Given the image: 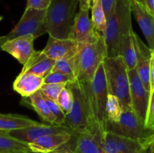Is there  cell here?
<instances>
[{
    "instance_id": "obj_1",
    "label": "cell",
    "mask_w": 154,
    "mask_h": 153,
    "mask_svg": "<svg viewBox=\"0 0 154 153\" xmlns=\"http://www.w3.org/2000/svg\"><path fill=\"white\" fill-rule=\"evenodd\" d=\"M93 129L96 132L106 130V104L108 92L102 62L98 68L93 81L82 83Z\"/></svg>"
},
{
    "instance_id": "obj_2",
    "label": "cell",
    "mask_w": 154,
    "mask_h": 153,
    "mask_svg": "<svg viewBox=\"0 0 154 153\" xmlns=\"http://www.w3.org/2000/svg\"><path fill=\"white\" fill-rule=\"evenodd\" d=\"M131 0H116L111 16L107 19L103 36L107 50V57L120 56V45L123 36L133 31L132 25Z\"/></svg>"
},
{
    "instance_id": "obj_3",
    "label": "cell",
    "mask_w": 154,
    "mask_h": 153,
    "mask_svg": "<svg viewBox=\"0 0 154 153\" xmlns=\"http://www.w3.org/2000/svg\"><path fill=\"white\" fill-rule=\"evenodd\" d=\"M107 57V50L104 36L92 44H81L74 59L75 76L81 83L93 81L99 66Z\"/></svg>"
},
{
    "instance_id": "obj_4",
    "label": "cell",
    "mask_w": 154,
    "mask_h": 153,
    "mask_svg": "<svg viewBox=\"0 0 154 153\" xmlns=\"http://www.w3.org/2000/svg\"><path fill=\"white\" fill-rule=\"evenodd\" d=\"M103 63L108 94L117 97L123 110L132 109L129 73L122 57H105Z\"/></svg>"
},
{
    "instance_id": "obj_5",
    "label": "cell",
    "mask_w": 154,
    "mask_h": 153,
    "mask_svg": "<svg viewBox=\"0 0 154 153\" xmlns=\"http://www.w3.org/2000/svg\"><path fill=\"white\" fill-rule=\"evenodd\" d=\"M73 0H53L47 9L45 27L49 36L58 39L69 38L74 17Z\"/></svg>"
},
{
    "instance_id": "obj_6",
    "label": "cell",
    "mask_w": 154,
    "mask_h": 153,
    "mask_svg": "<svg viewBox=\"0 0 154 153\" xmlns=\"http://www.w3.org/2000/svg\"><path fill=\"white\" fill-rule=\"evenodd\" d=\"M67 86L73 93L74 103L71 112L66 115L64 126L71 129L75 134L97 133L93 129L90 120L82 83L75 81L68 83Z\"/></svg>"
},
{
    "instance_id": "obj_7",
    "label": "cell",
    "mask_w": 154,
    "mask_h": 153,
    "mask_svg": "<svg viewBox=\"0 0 154 153\" xmlns=\"http://www.w3.org/2000/svg\"><path fill=\"white\" fill-rule=\"evenodd\" d=\"M106 130L118 136L151 143L154 129L147 128L132 109L123 110L117 122H107Z\"/></svg>"
},
{
    "instance_id": "obj_8",
    "label": "cell",
    "mask_w": 154,
    "mask_h": 153,
    "mask_svg": "<svg viewBox=\"0 0 154 153\" xmlns=\"http://www.w3.org/2000/svg\"><path fill=\"white\" fill-rule=\"evenodd\" d=\"M47 10L26 8L23 14L13 29L5 35V42L20 36L32 34L35 38L46 34L45 27Z\"/></svg>"
},
{
    "instance_id": "obj_9",
    "label": "cell",
    "mask_w": 154,
    "mask_h": 153,
    "mask_svg": "<svg viewBox=\"0 0 154 153\" xmlns=\"http://www.w3.org/2000/svg\"><path fill=\"white\" fill-rule=\"evenodd\" d=\"M102 35L89 16V9H79L74 17L69 38L79 44H92L97 41Z\"/></svg>"
},
{
    "instance_id": "obj_10",
    "label": "cell",
    "mask_w": 154,
    "mask_h": 153,
    "mask_svg": "<svg viewBox=\"0 0 154 153\" xmlns=\"http://www.w3.org/2000/svg\"><path fill=\"white\" fill-rule=\"evenodd\" d=\"M130 86V98L132 110L145 124L150 94L141 82L136 69L128 70Z\"/></svg>"
},
{
    "instance_id": "obj_11",
    "label": "cell",
    "mask_w": 154,
    "mask_h": 153,
    "mask_svg": "<svg viewBox=\"0 0 154 153\" xmlns=\"http://www.w3.org/2000/svg\"><path fill=\"white\" fill-rule=\"evenodd\" d=\"M150 145L147 142L123 137L108 130L103 132L105 153H143Z\"/></svg>"
},
{
    "instance_id": "obj_12",
    "label": "cell",
    "mask_w": 154,
    "mask_h": 153,
    "mask_svg": "<svg viewBox=\"0 0 154 153\" xmlns=\"http://www.w3.org/2000/svg\"><path fill=\"white\" fill-rule=\"evenodd\" d=\"M60 133H71L75 134L71 129L68 128L67 127H65V126L45 124L42 123L36 124V125L17 129V130H13L8 132V134L11 136L20 141L26 142V143L33 142L38 138L45 136V135Z\"/></svg>"
},
{
    "instance_id": "obj_13",
    "label": "cell",
    "mask_w": 154,
    "mask_h": 153,
    "mask_svg": "<svg viewBox=\"0 0 154 153\" xmlns=\"http://www.w3.org/2000/svg\"><path fill=\"white\" fill-rule=\"evenodd\" d=\"M35 39V38L32 34L20 36L5 41L0 49L11 55L24 65L35 52L33 46Z\"/></svg>"
},
{
    "instance_id": "obj_14",
    "label": "cell",
    "mask_w": 154,
    "mask_h": 153,
    "mask_svg": "<svg viewBox=\"0 0 154 153\" xmlns=\"http://www.w3.org/2000/svg\"><path fill=\"white\" fill-rule=\"evenodd\" d=\"M80 46L81 44L72 39H58L49 36L43 52L47 56L57 61L75 56L79 50Z\"/></svg>"
},
{
    "instance_id": "obj_15",
    "label": "cell",
    "mask_w": 154,
    "mask_h": 153,
    "mask_svg": "<svg viewBox=\"0 0 154 153\" xmlns=\"http://www.w3.org/2000/svg\"><path fill=\"white\" fill-rule=\"evenodd\" d=\"M134 43L137 56L136 70L146 89L150 94V60L152 50L147 46L136 34H134Z\"/></svg>"
},
{
    "instance_id": "obj_16",
    "label": "cell",
    "mask_w": 154,
    "mask_h": 153,
    "mask_svg": "<svg viewBox=\"0 0 154 153\" xmlns=\"http://www.w3.org/2000/svg\"><path fill=\"white\" fill-rule=\"evenodd\" d=\"M73 137L75 139L73 146H70L75 153H105L103 146V132L78 134Z\"/></svg>"
},
{
    "instance_id": "obj_17",
    "label": "cell",
    "mask_w": 154,
    "mask_h": 153,
    "mask_svg": "<svg viewBox=\"0 0 154 153\" xmlns=\"http://www.w3.org/2000/svg\"><path fill=\"white\" fill-rule=\"evenodd\" d=\"M75 134L71 133L53 134L42 136L28 143L30 150L35 153H48L67 144Z\"/></svg>"
},
{
    "instance_id": "obj_18",
    "label": "cell",
    "mask_w": 154,
    "mask_h": 153,
    "mask_svg": "<svg viewBox=\"0 0 154 153\" xmlns=\"http://www.w3.org/2000/svg\"><path fill=\"white\" fill-rule=\"evenodd\" d=\"M55 63V60L47 56L43 50H35L23 65L21 72L33 74L45 79L52 71Z\"/></svg>"
},
{
    "instance_id": "obj_19",
    "label": "cell",
    "mask_w": 154,
    "mask_h": 153,
    "mask_svg": "<svg viewBox=\"0 0 154 153\" xmlns=\"http://www.w3.org/2000/svg\"><path fill=\"white\" fill-rule=\"evenodd\" d=\"M132 10L138 22L141 32L147 40L148 46L151 50H154V17L144 7L131 0Z\"/></svg>"
},
{
    "instance_id": "obj_20",
    "label": "cell",
    "mask_w": 154,
    "mask_h": 153,
    "mask_svg": "<svg viewBox=\"0 0 154 153\" xmlns=\"http://www.w3.org/2000/svg\"><path fill=\"white\" fill-rule=\"evenodd\" d=\"M44 84V78L30 73L20 72L13 83V88L22 97L29 98L40 90Z\"/></svg>"
},
{
    "instance_id": "obj_21",
    "label": "cell",
    "mask_w": 154,
    "mask_h": 153,
    "mask_svg": "<svg viewBox=\"0 0 154 153\" xmlns=\"http://www.w3.org/2000/svg\"><path fill=\"white\" fill-rule=\"evenodd\" d=\"M40 122L19 114L0 113V131L9 132L17 129L36 125Z\"/></svg>"
},
{
    "instance_id": "obj_22",
    "label": "cell",
    "mask_w": 154,
    "mask_h": 153,
    "mask_svg": "<svg viewBox=\"0 0 154 153\" xmlns=\"http://www.w3.org/2000/svg\"><path fill=\"white\" fill-rule=\"evenodd\" d=\"M134 32H135L132 31L129 34L123 36L120 45L119 55L124 61L128 70L136 68L137 65L136 50L134 43Z\"/></svg>"
},
{
    "instance_id": "obj_23",
    "label": "cell",
    "mask_w": 154,
    "mask_h": 153,
    "mask_svg": "<svg viewBox=\"0 0 154 153\" xmlns=\"http://www.w3.org/2000/svg\"><path fill=\"white\" fill-rule=\"evenodd\" d=\"M30 105L36 111L38 115L45 122L52 125H57L55 116L53 114L51 108L45 100L41 90H38L29 97Z\"/></svg>"
},
{
    "instance_id": "obj_24",
    "label": "cell",
    "mask_w": 154,
    "mask_h": 153,
    "mask_svg": "<svg viewBox=\"0 0 154 153\" xmlns=\"http://www.w3.org/2000/svg\"><path fill=\"white\" fill-rule=\"evenodd\" d=\"M32 152L28 143L13 138L8 132L0 131V153H15Z\"/></svg>"
},
{
    "instance_id": "obj_25",
    "label": "cell",
    "mask_w": 154,
    "mask_h": 153,
    "mask_svg": "<svg viewBox=\"0 0 154 153\" xmlns=\"http://www.w3.org/2000/svg\"><path fill=\"white\" fill-rule=\"evenodd\" d=\"M91 20L96 29L103 34L107 25V17L102 6V0H96L92 4Z\"/></svg>"
},
{
    "instance_id": "obj_26",
    "label": "cell",
    "mask_w": 154,
    "mask_h": 153,
    "mask_svg": "<svg viewBox=\"0 0 154 153\" xmlns=\"http://www.w3.org/2000/svg\"><path fill=\"white\" fill-rule=\"evenodd\" d=\"M123 112L120 100L115 95L108 94L106 104L107 122H117Z\"/></svg>"
},
{
    "instance_id": "obj_27",
    "label": "cell",
    "mask_w": 154,
    "mask_h": 153,
    "mask_svg": "<svg viewBox=\"0 0 154 153\" xmlns=\"http://www.w3.org/2000/svg\"><path fill=\"white\" fill-rule=\"evenodd\" d=\"M66 86L67 83H44L40 90L44 96L57 101L59 95Z\"/></svg>"
},
{
    "instance_id": "obj_28",
    "label": "cell",
    "mask_w": 154,
    "mask_h": 153,
    "mask_svg": "<svg viewBox=\"0 0 154 153\" xmlns=\"http://www.w3.org/2000/svg\"><path fill=\"white\" fill-rule=\"evenodd\" d=\"M57 103L67 115L71 112L74 103V96L72 90L66 86L63 89L57 99Z\"/></svg>"
},
{
    "instance_id": "obj_29",
    "label": "cell",
    "mask_w": 154,
    "mask_h": 153,
    "mask_svg": "<svg viewBox=\"0 0 154 153\" xmlns=\"http://www.w3.org/2000/svg\"><path fill=\"white\" fill-rule=\"evenodd\" d=\"M73 57L69 58H63V59L56 61L55 65H54L52 71H57L63 74H66L70 75V76L75 78Z\"/></svg>"
},
{
    "instance_id": "obj_30",
    "label": "cell",
    "mask_w": 154,
    "mask_h": 153,
    "mask_svg": "<svg viewBox=\"0 0 154 153\" xmlns=\"http://www.w3.org/2000/svg\"><path fill=\"white\" fill-rule=\"evenodd\" d=\"M76 79L70 75L57 71H51L44 79V83H70L75 82Z\"/></svg>"
},
{
    "instance_id": "obj_31",
    "label": "cell",
    "mask_w": 154,
    "mask_h": 153,
    "mask_svg": "<svg viewBox=\"0 0 154 153\" xmlns=\"http://www.w3.org/2000/svg\"><path fill=\"white\" fill-rule=\"evenodd\" d=\"M44 98H45V100L48 103V106L51 108V110L52 111L53 114L55 116L56 120H57V125L64 126L65 122H66V114L65 113L63 109L60 107V106L58 104L57 101H54V100H51V99H49L48 98L45 97V96H44Z\"/></svg>"
},
{
    "instance_id": "obj_32",
    "label": "cell",
    "mask_w": 154,
    "mask_h": 153,
    "mask_svg": "<svg viewBox=\"0 0 154 153\" xmlns=\"http://www.w3.org/2000/svg\"><path fill=\"white\" fill-rule=\"evenodd\" d=\"M145 126L147 128L154 129V92H153V93L150 95Z\"/></svg>"
},
{
    "instance_id": "obj_33",
    "label": "cell",
    "mask_w": 154,
    "mask_h": 153,
    "mask_svg": "<svg viewBox=\"0 0 154 153\" xmlns=\"http://www.w3.org/2000/svg\"><path fill=\"white\" fill-rule=\"evenodd\" d=\"M53 0H27L26 8H33L39 10H47Z\"/></svg>"
},
{
    "instance_id": "obj_34",
    "label": "cell",
    "mask_w": 154,
    "mask_h": 153,
    "mask_svg": "<svg viewBox=\"0 0 154 153\" xmlns=\"http://www.w3.org/2000/svg\"><path fill=\"white\" fill-rule=\"evenodd\" d=\"M102 2L105 15H106L107 19H108L114 10L116 0H102Z\"/></svg>"
},
{
    "instance_id": "obj_35",
    "label": "cell",
    "mask_w": 154,
    "mask_h": 153,
    "mask_svg": "<svg viewBox=\"0 0 154 153\" xmlns=\"http://www.w3.org/2000/svg\"><path fill=\"white\" fill-rule=\"evenodd\" d=\"M154 91V50H152L150 60V95Z\"/></svg>"
},
{
    "instance_id": "obj_36",
    "label": "cell",
    "mask_w": 154,
    "mask_h": 153,
    "mask_svg": "<svg viewBox=\"0 0 154 153\" xmlns=\"http://www.w3.org/2000/svg\"><path fill=\"white\" fill-rule=\"evenodd\" d=\"M48 153H75L74 152L73 149H72V146H70V144L68 142L66 145L63 146L60 148H57V149L54 150V151L50 152Z\"/></svg>"
},
{
    "instance_id": "obj_37",
    "label": "cell",
    "mask_w": 154,
    "mask_h": 153,
    "mask_svg": "<svg viewBox=\"0 0 154 153\" xmlns=\"http://www.w3.org/2000/svg\"><path fill=\"white\" fill-rule=\"evenodd\" d=\"M145 8L154 17V0H145Z\"/></svg>"
},
{
    "instance_id": "obj_38",
    "label": "cell",
    "mask_w": 154,
    "mask_h": 153,
    "mask_svg": "<svg viewBox=\"0 0 154 153\" xmlns=\"http://www.w3.org/2000/svg\"><path fill=\"white\" fill-rule=\"evenodd\" d=\"M79 2L80 0H73V4H72V14H73L74 16H75V14L77 13V8H78V6H79Z\"/></svg>"
},
{
    "instance_id": "obj_39",
    "label": "cell",
    "mask_w": 154,
    "mask_h": 153,
    "mask_svg": "<svg viewBox=\"0 0 154 153\" xmlns=\"http://www.w3.org/2000/svg\"><path fill=\"white\" fill-rule=\"evenodd\" d=\"M133 1L136 2L137 3H138L139 4L142 5L143 7L145 8V0H133Z\"/></svg>"
},
{
    "instance_id": "obj_40",
    "label": "cell",
    "mask_w": 154,
    "mask_h": 153,
    "mask_svg": "<svg viewBox=\"0 0 154 153\" xmlns=\"http://www.w3.org/2000/svg\"><path fill=\"white\" fill-rule=\"evenodd\" d=\"M150 152H151V153H154V138L150 145Z\"/></svg>"
},
{
    "instance_id": "obj_41",
    "label": "cell",
    "mask_w": 154,
    "mask_h": 153,
    "mask_svg": "<svg viewBox=\"0 0 154 153\" xmlns=\"http://www.w3.org/2000/svg\"><path fill=\"white\" fill-rule=\"evenodd\" d=\"M5 43V36H1L0 37V48H1L2 45Z\"/></svg>"
},
{
    "instance_id": "obj_42",
    "label": "cell",
    "mask_w": 154,
    "mask_h": 153,
    "mask_svg": "<svg viewBox=\"0 0 154 153\" xmlns=\"http://www.w3.org/2000/svg\"><path fill=\"white\" fill-rule=\"evenodd\" d=\"M95 1H96V0H87V2H88V4L90 5V8H91L92 4H93Z\"/></svg>"
},
{
    "instance_id": "obj_43",
    "label": "cell",
    "mask_w": 154,
    "mask_h": 153,
    "mask_svg": "<svg viewBox=\"0 0 154 153\" xmlns=\"http://www.w3.org/2000/svg\"><path fill=\"white\" fill-rule=\"evenodd\" d=\"M143 153H151V152H150V148H146L145 150H144V152Z\"/></svg>"
},
{
    "instance_id": "obj_44",
    "label": "cell",
    "mask_w": 154,
    "mask_h": 153,
    "mask_svg": "<svg viewBox=\"0 0 154 153\" xmlns=\"http://www.w3.org/2000/svg\"><path fill=\"white\" fill-rule=\"evenodd\" d=\"M15 153H35L32 152H15Z\"/></svg>"
},
{
    "instance_id": "obj_45",
    "label": "cell",
    "mask_w": 154,
    "mask_h": 153,
    "mask_svg": "<svg viewBox=\"0 0 154 153\" xmlns=\"http://www.w3.org/2000/svg\"><path fill=\"white\" fill-rule=\"evenodd\" d=\"M2 19H3V16H0V21H1Z\"/></svg>"
},
{
    "instance_id": "obj_46",
    "label": "cell",
    "mask_w": 154,
    "mask_h": 153,
    "mask_svg": "<svg viewBox=\"0 0 154 153\" xmlns=\"http://www.w3.org/2000/svg\"><path fill=\"white\" fill-rule=\"evenodd\" d=\"M153 92H154V91H153Z\"/></svg>"
}]
</instances>
